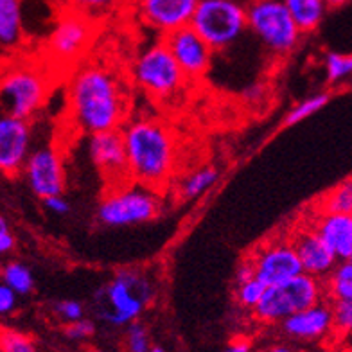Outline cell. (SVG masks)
I'll use <instances>...</instances> for the list:
<instances>
[{
  "label": "cell",
  "mask_w": 352,
  "mask_h": 352,
  "mask_svg": "<svg viewBox=\"0 0 352 352\" xmlns=\"http://www.w3.org/2000/svg\"><path fill=\"white\" fill-rule=\"evenodd\" d=\"M67 104L76 130L102 133L121 130L130 110V94L116 70L87 63L70 76Z\"/></svg>",
  "instance_id": "6da1fadb"
},
{
  "label": "cell",
  "mask_w": 352,
  "mask_h": 352,
  "mask_svg": "<svg viewBox=\"0 0 352 352\" xmlns=\"http://www.w3.org/2000/svg\"><path fill=\"white\" fill-rule=\"evenodd\" d=\"M130 182L153 190L169 184L178 164L175 131L153 117L131 119L121 128Z\"/></svg>",
  "instance_id": "7a4b0ae2"
},
{
  "label": "cell",
  "mask_w": 352,
  "mask_h": 352,
  "mask_svg": "<svg viewBox=\"0 0 352 352\" xmlns=\"http://www.w3.org/2000/svg\"><path fill=\"white\" fill-rule=\"evenodd\" d=\"M153 278L140 268H121L94 295V313L113 327L139 320L155 297Z\"/></svg>",
  "instance_id": "3957f363"
},
{
  "label": "cell",
  "mask_w": 352,
  "mask_h": 352,
  "mask_svg": "<svg viewBox=\"0 0 352 352\" xmlns=\"http://www.w3.org/2000/svg\"><path fill=\"white\" fill-rule=\"evenodd\" d=\"M51 96L49 74L29 61H13L0 69V111L31 121Z\"/></svg>",
  "instance_id": "277c9868"
},
{
  "label": "cell",
  "mask_w": 352,
  "mask_h": 352,
  "mask_svg": "<svg viewBox=\"0 0 352 352\" xmlns=\"http://www.w3.org/2000/svg\"><path fill=\"white\" fill-rule=\"evenodd\" d=\"M322 300H325L324 278L302 272L289 280L266 287L263 298L255 306L254 315L263 324H280L287 316L315 306Z\"/></svg>",
  "instance_id": "5b68a950"
},
{
  "label": "cell",
  "mask_w": 352,
  "mask_h": 352,
  "mask_svg": "<svg viewBox=\"0 0 352 352\" xmlns=\"http://www.w3.org/2000/svg\"><path fill=\"white\" fill-rule=\"evenodd\" d=\"M131 79L144 94H148L157 102L175 99L189 83L162 40L144 49L135 58Z\"/></svg>",
  "instance_id": "8992f818"
},
{
  "label": "cell",
  "mask_w": 352,
  "mask_h": 352,
  "mask_svg": "<svg viewBox=\"0 0 352 352\" xmlns=\"http://www.w3.org/2000/svg\"><path fill=\"white\" fill-rule=\"evenodd\" d=\"M162 210L158 190L128 182L124 186L107 187L98 207L99 223L107 227H131L153 221Z\"/></svg>",
  "instance_id": "52a82bcc"
},
{
  "label": "cell",
  "mask_w": 352,
  "mask_h": 352,
  "mask_svg": "<svg viewBox=\"0 0 352 352\" xmlns=\"http://www.w3.org/2000/svg\"><path fill=\"white\" fill-rule=\"evenodd\" d=\"M189 25L212 51H223L245 34L246 8L239 0H198Z\"/></svg>",
  "instance_id": "ba28073f"
},
{
  "label": "cell",
  "mask_w": 352,
  "mask_h": 352,
  "mask_svg": "<svg viewBox=\"0 0 352 352\" xmlns=\"http://www.w3.org/2000/svg\"><path fill=\"white\" fill-rule=\"evenodd\" d=\"M246 25L277 56L295 51L302 38L283 0H252L246 8Z\"/></svg>",
  "instance_id": "9c48e42d"
},
{
  "label": "cell",
  "mask_w": 352,
  "mask_h": 352,
  "mask_svg": "<svg viewBox=\"0 0 352 352\" xmlns=\"http://www.w3.org/2000/svg\"><path fill=\"white\" fill-rule=\"evenodd\" d=\"M96 33V22L76 13L65 11L56 20L54 28L47 38V54L56 63L74 65L83 58L92 43Z\"/></svg>",
  "instance_id": "30bf717a"
},
{
  "label": "cell",
  "mask_w": 352,
  "mask_h": 352,
  "mask_svg": "<svg viewBox=\"0 0 352 352\" xmlns=\"http://www.w3.org/2000/svg\"><path fill=\"white\" fill-rule=\"evenodd\" d=\"M255 278L264 286H274L302 274L300 261L293 248L289 236H274L250 254Z\"/></svg>",
  "instance_id": "8fae6325"
},
{
  "label": "cell",
  "mask_w": 352,
  "mask_h": 352,
  "mask_svg": "<svg viewBox=\"0 0 352 352\" xmlns=\"http://www.w3.org/2000/svg\"><path fill=\"white\" fill-rule=\"evenodd\" d=\"M29 189L38 198L63 195L65 190V167L58 148L43 144L40 148L31 149L22 169Z\"/></svg>",
  "instance_id": "7c38bea8"
},
{
  "label": "cell",
  "mask_w": 352,
  "mask_h": 352,
  "mask_svg": "<svg viewBox=\"0 0 352 352\" xmlns=\"http://www.w3.org/2000/svg\"><path fill=\"white\" fill-rule=\"evenodd\" d=\"M88 155L101 176L107 180V187L124 186L130 182L128 158H126L124 139L121 130L102 131L90 135Z\"/></svg>",
  "instance_id": "4fadbf2b"
},
{
  "label": "cell",
  "mask_w": 352,
  "mask_h": 352,
  "mask_svg": "<svg viewBox=\"0 0 352 352\" xmlns=\"http://www.w3.org/2000/svg\"><path fill=\"white\" fill-rule=\"evenodd\" d=\"M162 42L189 81L204 78L212 63L214 51L190 25L162 36Z\"/></svg>",
  "instance_id": "5bb4252c"
},
{
  "label": "cell",
  "mask_w": 352,
  "mask_h": 352,
  "mask_svg": "<svg viewBox=\"0 0 352 352\" xmlns=\"http://www.w3.org/2000/svg\"><path fill=\"white\" fill-rule=\"evenodd\" d=\"M33 146L31 122L0 111V173L14 176L22 173Z\"/></svg>",
  "instance_id": "9a60e30c"
},
{
  "label": "cell",
  "mask_w": 352,
  "mask_h": 352,
  "mask_svg": "<svg viewBox=\"0 0 352 352\" xmlns=\"http://www.w3.org/2000/svg\"><path fill=\"white\" fill-rule=\"evenodd\" d=\"M198 0H135V11L146 25L167 34L189 25Z\"/></svg>",
  "instance_id": "2e32d148"
},
{
  "label": "cell",
  "mask_w": 352,
  "mask_h": 352,
  "mask_svg": "<svg viewBox=\"0 0 352 352\" xmlns=\"http://www.w3.org/2000/svg\"><path fill=\"white\" fill-rule=\"evenodd\" d=\"M289 239H292L293 248L297 252L304 274L325 278L338 263L333 252L320 239L315 228L311 227L309 219L298 223L289 234Z\"/></svg>",
  "instance_id": "e0dca14e"
},
{
  "label": "cell",
  "mask_w": 352,
  "mask_h": 352,
  "mask_svg": "<svg viewBox=\"0 0 352 352\" xmlns=\"http://www.w3.org/2000/svg\"><path fill=\"white\" fill-rule=\"evenodd\" d=\"M283 333L287 338L302 342H316L333 334V311L329 300H322L315 306L302 309L280 322Z\"/></svg>",
  "instance_id": "ac0fdd59"
},
{
  "label": "cell",
  "mask_w": 352,
  "mask_h": 352,
  "mask_svg": "<svg viewBox=\"0 0 352 352\" xmlns=\"http://www.w3.org/2000/svg\"><path fill=\"white\" fill-rule=\"evenodd\" d=\"M338 263L352 259V214H316L309 219Z\"/></svg>",
  "instance_id": "d6986e66"
},
{
  "label": "cell",
  "mask_w": 352,
  "mask_h": 352,
  "mask_svg": "<svg viewBox=\"0 0 352 352\" xmlns=\"http://www.w3.org/2000/svg\"><path fill=\"white\" fill-rule=\"evenodd\" d=\"M23 34V0H0V47L19 49Z\"/></svg>",
  "instance_id": "ffe728a7"
},
{
  "label": "cell",
  "mask_w": 352,
  "mask_h": 352,
  "mask_svg": "<svg viewBox=\"0 0 352 352\" xmlns=\"http://www.w3.org/2000/svg\"><path fill=\"white\" fill-rule=\"evenodd\" d=\"M283 2L302 34L313 33L315 29H318L329 10L324 0H283Z\"/></svg>",
  "instance_id": "44dd1931"
},
{
  "label": "cell",
  "mask_w": 352,
  "mask_h": 352,
  "mask_svg": "<svg viewBox=\"0 0 352 352\" xmlns=\"http://www.w3.org/2000/svg\"><path fill=\"white\" fill-rule=\"evenodd\" d=\"M325 300H352V263H336L324 280Z\"/></svg>",
  "instance_id": "7402d4cb"
},
{
  "label": "cell",
  "mask_w": 352,
  "mask_h": 352,
  "mask_svg": "<svg viewBox=\"0 0 352 352\" xmlns=\"http://www.w3.org/2000/svg\"><path fill=\"white\" fill-rule=\"evenodd\" d=\"M0 283L11 287L19 297L29 295L34 289V277L29 266L20 261H8L0 268Z\"/></svg>",
  "instance_id": "603a6c76"
},
{
  "label": "cell",
  "mask_w": 352,
  "mask_h": 352,
  "mask_svg": "<svg viewBox=\"0 0 352 352\" xmlns=\"http://www.w3.org/2000/svg\"><path fill=\"white\" fill-rule=\"evenodd\" d=\"M219 173L216 167L212 166H204L196 169V171L189 173L184 178L180 186V195L184 199H195L204 196L210 187L218 182Z\"/></svg>",
  "instance_id": "cb8c5ba5"
},
{
  "label": "cell",
  "mask_w": 352,
  "mask_h": 352,
  "mask_svg": "<svg viewBox=\"0 0 352 352\" xmlns=\"http://www.w3.org/2000/svg\"><path fill=\"white\" fill-rule=\"evenodd\" d=\"M316 214H352V180H343L320 199Z\"/></svg>",
  "instance_id": "d4e9b609"
},
{
  "label": "cell",
  "mask_w": 352,
  "mask_h": 352,
  "mask_svg": "<svg viewBox=\"0 0 352 352\" xmlns=\"http://www.w3.org/2000/svg\"><path fill=\"white\" fill-rule=\"evenodd\" d=\"M128 0H65L70 11L83 14L92 22L116 14Z\"/></svg>",
  "instance_id": "484cf974"
},
{
  "label": "cell",
  "mask_w": 352,
  "mask_h": 352,
  "mask_svg": "<svg viewBox=\"0 0 352 352\" xmlns=\"http://www.w3.org/2000/svg\"><path fill=\"white\" fill-rule=\"evenodd\" d=\"M325 76H327V83L336 87V85L345 83L351 79L352 72V56L345 52H327L324 58Z\"/></svg>",
  "instance_id": "4316f807"
},
{
  "label": "cell",
  "mask_w": 352,
  "mask_h": 352,
  "mask_svg": "<svg viewBox=\"0 0 352 352\" xmlns=\"http://www.w3.org/2000/svg\"><path fill=\"white\" fill-rule=\"evenodd\" d=\"M331 96L327 92H320L316 94V96H311V98L307 99H302L298 104H295V107L289 110V113L286 116V121H284V124L286 126H295V124H300L302 121H306L307 117H311L313 113H316L318 110H322V108L329 102Z\"/></svg>",
  "instance_id": "83f0119b"
},
{
  "label": "cell",
  "mask_w": 352,
  "mask_h": 352,
  "mask_svg": "<svg viewBox=\"0 0 352 352\" xmlns=\"http://www.w3.org/2000/svg\"><path fill=\"white\" fill-rule=\"evenodd\" d=\"M0 352H40L29 334L11 327H0Z\"/></svg>",
  "instance_id": "f1b7e54d"
},
{
  "label": "cell",
  "mask_w": 352,
  "mask_h": 352,
  "mask_svg": "<svg viewBox=\"0 0 352 352\" xmlns=\"http://www.w3.org/2000/svg\"><path fill=\"white\" fill-rule=\"evenodd\" d=\"M264 286L261 283L259 278H250V280H246V283L237 284V289H236V300L239 304V307L243 309H248V311H254L255 306L259 304L261 298L264 295Z\"/></svg>",
  "instance_id": "f546056e"
},
{
  "label": "cell",
  "mask_w": 352,
  "mask_h": 352,
  "mask_svg": "<svg viewBox=\"0 0 352 352\" xmlns=\"http://www.w3.org/2000/svg\"><path fill=\"white\" fill-rule=\"evenodd\" d=\"M331 311H333V334L347 336L352 329V300H333Z\"/></svg>",
  "instance_id": "4dcf8cb0"
},
{
  "label": "cell",
  "mask_w": 352,
  "mask_h": 352,
  "mask_svg": "<svg viewBox=\"0 0 352 352\" xmlns=\"http://www.w3.org/2000/svg\"><path fill=\"white\" fill-rule=\"evenodd\" d=\"M126 351L128 352H149L151 351V342L146 325L140 322H131L128 324L126 331Z\"/></svg>",
  "instance_id": "1f68e13d"
},
{
  "label": "cell",
  "mask_w": 352,
  "mask_h": 352,
  "mask_svg": "<svg viewBox=\"0 0 352 352\" xmlns=\"http://www.w3.org/2000/svg\"><path fill=\"white\" fill-rule=\"evenodd\" d=\"M54 313L61 322L72 324L85 318V306L79 300H60L54 304Z\"/></svg>",
  "instance_id": "d6a6232c"
},
{
  "label": "cell",
  "mask_w": 352,
  "mask_h": 352,
  "mask_svg": "<svg viewBox=\"0 0 352 352\" xmlns=\"http://www.w3.org/2000/svg\"><path fill=\"white\" fill-rule=\"evenodd\" d=\"M94 333H96V324L92 320L81 318L78 322H72V324H67L65 334L69 340H74V342H81V340L92 338Z\"/></svg>",
  "instance_id": "836d02e7"
},
{
  "label": "cell",
  "mask_w": 352,
  "mask_h": 352,
  "mask_svg": "<svg viewBox=\"0 0 352 352\" xmlns=\"http://www.w3.org/2000/svg\"><path fill=\"white\" fill-rule=\"evenodd\" d=\"M16 246V237L11 230L10 223L4 216H0V257L11 254Z\"/></svg>",
  "instance_id": "e575fe53"
},
{
  "label": "cell",
  "mask_w": 352,
  "mask_h": 352,
  "mask_svg": "<svg viewBox=\"0 0 352 352\" xmlns=\"http://www.w3.org/2000/svg\"><path fill=\"white\" fill-rule=\"evenodd\" d=\"M16 304H19V295L4 283H0V316L11 315L16 309Z\"/></svg>",
  "instance_id": "d590c367"
},
{
  "label": "cell",
  "mask_w": 352,
  "mask_h": 352,
  "mask_svg": "<svg viewBox=\"0 0 352 352\" xmlns=\"http://www.w3.org/2000/svg\"><path fill=\"white\" fill-rule=\"evenodd\" d=\"M43 205H45L47 210H51V212L58 214V216H63V214L70 212V204L63 198V195L49 196V198L43 199Z\"/></svg>",
  "instance_id": "8d00e7d4"
},
{
  "label": "cell",
  "mask_w": 352,
  "mask_h": 352,
  "mask_svg": "<svg viewBox=\"0 0 352 352\" xmlns=\"http://www.w3.org/2000/svg\"><path fill=\"white\" fill-rule=\"evenodd\" d=\"M264 96H266V87H264L263 83L250 85V87H246L245 92H243V98H245V101L252 102V104L263 102Z\"/></svg>",
  "instance_id": "74e56055"
},
{
  "label": "cell",
  "mask_w": 352,
  "mask_h": 352,
  "mask_svg": "<svg viewBox=\"0 0 352 352\" xmlns=\"http://www.w3.org/2000/svg\"><path fill=\"white\" fill-rule=\"evenodd\" d=\"M255 274H254V266H252L250 259L248 261H243L239 266H237L236 270V283L241 284V283H246V280H250V278H254Z\"/></svg>",
  "instance_id": "f35d334b"
},
{
  "label": "cell",
  "mask_w": 352,
  "mask_h": 352,
  "mask_svg": "<svg viewBox=\"0 0 352 352\" xmlns=\"http://www.w3.org/2000/svg\"><path fill=\"white\" fill-rule=\"evenodd\" d=\"M225 352H254V349H252V343L246 338H236Z\"/></svg>",
  "instance_id": "ab89813d"
},
{
  "label": "cell",
  "mask_w": 352,
  "mask_h": 352,
  "mask_svg": "<svg viewBox=\"0 0 352 352\" xmlns=\"http://www.w3.org/2000/svg\"><path fill=\"white\" fill-rule=\"evenodd\" d=\"M324 2L327 8H343V6H347L351 0H324Z\"/></svg>",
  "instance_id": "60d3db41"
},
{
  "label": "cell",
  "mask_w": 352,
  "mask_h": 352,
  "mask_svg": "<svg viewBox=\"0 0 352 352\" xmlns=\"http://www.w3.org/2000/svg\"><path fill=\"white\" fill-rule=\"evenodd\" d=\"M266 352H297L289 345H274V347H270Z\"/></svg>",
  "instance_id": "b9f144b4"
},
{
  "label": "cell",
  "mask_w": 352,
  "mask_h": 352,
  "mask_svg": "<svg viewBox=\"0 0 352 352\" xmlns=\"http://www.w3.org/2000/svg\"><path fill=\"white\" fill-rule=\"evenodd\" d=\"M149 352H166V351H164L162 347H151V351Z\"/></svg>",
  "instance_id": "7bdbcfd3"
},
{
  "label": "cell",
  "mask_w": 352,
  "mask_h": 352,
  "mask_svg": "<svg viewBox=\"0 0 352 352\" xmlns=\"http://www.w3.org/2000/svg\"><path fill=\"white\" fill-rule=\"evenodd\" d=\"M94 352H102V351H94Z\"/></svg>",
  "instance_id": "ee69618b"
}]
</instances>
